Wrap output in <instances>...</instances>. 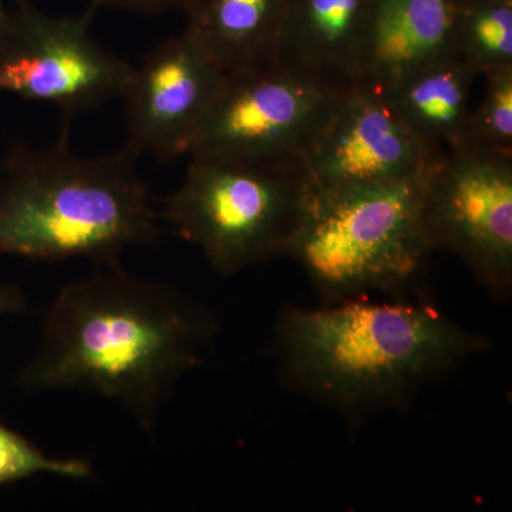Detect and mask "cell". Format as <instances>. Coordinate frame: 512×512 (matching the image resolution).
I'll use <instances>...</instances> for the list:
<instances>
[{
  "instance_id": "obj_21",
  "label": "cell",
  "mask_w": 512,
  "mask_h": 512,
  "mask_svg": "<svg viewBox=\"0 0 512 512\" xmlns=\"http://www.w3.org/2000/svg\"><path fill=\"white\" fill-rule=\"evenodd\" d=\"M450 2H456V0H450Z\"/></svg>"
},
{
  "instance_id": "obj_8",
  "label": "cell",
  "mask_w": 512,
  "mask_h": 512,
  "mask_svg": "<svg viewBox=\"0 0 512 512\" xmlns=\"http://www.w3.org/2000/svg\"><path fill=\"white\" fill-rule=\"evenodd\" d=\"M96 12L50 16L16 0L0 37V92L53 104L70 119L121 97L133 66L94 39Z\"/></svg>"
},
{
  "instance_id": "obj_20",
  "label": "cell",
  "mask_w": 512,
  "mask_h": 512,
  "mask_svg": "<svg viewBox=\"0 0 512 512\" xmlns=\"http://www.w3.org/2000/svg\"><path fill=\"white\" fill-rule=\"evenodd\" d=\"M5 2L6 0H0V37L8 29L10 22V12L5 8Z\"/></svg>"
},
{
  "instance_id": "obj_12",
  "label": "cell",
  "mask_w": 512,
  "mask_h": 512,
  "mask_svg": "<svg viewBox=\"0 0 512 512\" xmlns=\"http://www.w3.org/2000/svg\"><path fill=\"white\" fill-rule=\"evenodd\" d=\"M450 0H375L363 83L387 87L448 56L453 45Z\"/></svg>"
},
{
  "instance_id": "obj_6",
  "label": "cell",
  "mask_w": 512,
  "mask_h": 512,
  "mask_svg": "<svg viewBox=\"0 0 512 512\" xmlns=\"http://www.w3.org/2000/svg\"><path fill=\"white\" fill-rule=\"evenodd\" d=\"M349 89L275 63L231 74L187 156L303 160Z\"/></svg>"
},
{
  "instance_id": "obj_15",
  "label": "cell",
  "mask_w": 512,
  "mask_h": 512,
  "mask_svg": "<svg viewBox=\"0 0 512 512\" xmlns=\"http://www.w3.org/2000/svg\"><path fill=\"white\" fill-rule=\"evenodd\" d=\"M453 45L478 76L512 67V0H456Z\"/></svg>"
},
{
  "instance_id": "obj_14",
  "label": "cell",
  "mask_w": 512,
  "mask_h": 512,
  "mask_svg": "<svg viewBox=\"0 0 512 512\" xmlns=\"http://www.w3.org/2000/svg\"><path fill=\"white\" fill-rule=\"evenodd\" d=\"M478 74L461 57L426 64L382 87L403 120L434 150L468 146L470 97Z\"/></svg>"
},
{
  "instance_id": "obj_16",
  "label": "cell",
  "mask_w": 512,
  "mask_h": 512,
  "mask_svg": "<svg viewBox=\"0 0 512 512\" xmlns=\"http://www.w3.org/2000/svg\"><path fill=\"white\" fill-rule=\"evenodd\" d=\"M40 474L89 480L94 471L87 458L46 456L32 441L0 423V485L18 483Z\"/></svg>"
},
{
  "instance_id": "obj_1",
  "label": "cell",
  "mask_w": 512,
  "mask_h": 512,
  "mask_svg": "<svg viewBox=\"0 0 512 512\" xmlns=\"http://www.w3.org/2000/svg\"><path fill=\"white\" fill-rule=\"evenodd\" d=\"M218 332L217 318L175 286L130 274L120 261L99 265L57 293L16 384L26 393L100 394L156 441L161 407Z\"/></svg>"
},
{
  "instance_id": "obj_4",
  "label": "cell",
  "mask_w": 512,
  "mask_h": 512,
  "mask_svg": "<svg viewBox=\"0 0 512 512\" xmlns=\"http://www.w3.org/2000/svg\"><path fill=\"white\" fill-rule=\"evenodd\" d=\"M427 168L402 180L312 187L286 256L325 305L416 284L433 252L421 222Z\"/></svg>"
},
{
  "instance_id": "obj_11",
  "label": "cell",
  "mask_w": 512,
  "mask_h": 512,
  "mask_svg": "<svg viewBox=\"0 0 512 512\" xmlns=\"http://www.w3.org/2000/svg\"><path fill=\"white\" fill-rule=\"evenodd\" d=\"M375 0H286L275 64L322 82L363 83Z\"/></svg>"
},
{
  "instance_id": "obj_18",
  "label": "cell",
  "mask_w": 512,
  "mask_h": 512,
  "mask_svg": "<svg viewBox=\"0 0 512 512\" xmlns=\"http://www.w3.org/2000/svg\"><path fill=\"white\" fill-rule=\"evenodd\" d=\"M188 3H190V0H92L90 6L96 10L103 8V6H111V8L156 15V13L170 9L184 10Z\"/></svg>"
},
{
  "instance_id": "obj_7",
  "label": "cell",
  "mask_w": 512,
  "mask_h": 512,
  "mask_svg": "<svg viewBox=\"0 0 512 512\" xmlns=\"http://www.w3.org/2000/svg\"><path fill=\"white\" fill-rule=\"evenodd\" d=\"M421 222L434 251L463 259L494 296L512 289V156L474 144L429 165Z\"/></svg>"
},
{
  "instance_id": "obj_13",
  "label": "cell",
  "mask_w": 512,
  "mask_h": 512,
  "mask_svg": "<svg viewBox=\"0 0 512 512\" xmlns=\"http://www.w3.org/2000/svg\"><path fill=\"white\" fill-rule=\"evenodd\" d=\"M286 0H190L184 30L227 73L275 63Z\"/></svg>"
},
{
  "instance_id": "obj_17",
  "label": "cell",
  "mask_w": 512,
  "mask_h": 512,
  "mask_svg": "<svg viewBox=\"0 0 512 512\" xmlns=\"http://www.w3.org/2000/svg\"><path fill=\"white\" fill-rule=\"evenodd\" d=\"M483 77L485 92L471 110L468 144L512 156V67Z\"/></svg>"
},
{
  "instance_id": "obj_2",
  "label": "cell",
  "mask_w": 512,
  "mask_h": 512,
  "mask_svg": "<svg viewBox=\"0 0 512 512\" xmlns=\"http://www.w3.org/2000/svg\"><path fill=\"white\" fill-rule=\"evenodd\" d=\"M275 338L286 379L348 412L399 402L490 346L429 303L372 298L286 306Z\"/></svg>"
},
{
  "instance_id": "obj_5",
  "label": "cell",
  "mask_w": 512,
  "mask_h": 512,
  "mask_svg": "<svg viewBox=\"0 0 512 512\" xmlns=\"http://www.w3.org/2000/svg\"><path fill=\"white\" fill-rule=\"evenodd\" d=\"M190 158L160 220L197 245L222 278L286 256L312 191L303 160Z\"/></svg>"
},
{
  "instance_id": "obj_3",
  "label": "cell",
  "mask_w": 512,
  "mask_h": 512,
  "mask_svg": "<svg viewBox=\"0 0 512 512\" xmlns=\"http://www.w3.org/2000/svg\"><path fill=\"white\" fill-rule=\"evenodd\" d=\"M64 117L52 146L13 144L0 164V254L33 261H120L124 249L157 244L160 215L127 147L82 157Z\"/></svg>"
},
{
  "instance_id": "obj_9",
  "label": "cell",
  "mask_w": 512,
  "mask_h": 512,
  "mask_svg": "<svg viewBox=\"0 0 512 512\" xmlns=\"http://www.w3.org/2000/svg\"><path fill=\"white\" fill-rule=\"evenodd\" d=\"M227 77L187 30L154 47L121 94L128 150L160 161L187 156Z\"/></svg>"
},
{
  "instance_id": "obj_10",
  "label": "cell",
  "mask_w": 512,
  "mask_h": 512,
  "mask_svg": "<svg viewBox=\"0 0 512 512\" xmlns=\"http://www.w3.org/2000/svg\"><path fill=\"white\" fill-rule=\"evenodd\" d=\"M434 150L403 120L382 87H350L303 164L313 188L402 180L426 170Z\"/></svg>"
},
{
  "instance_id": "obj_19",
  "label": "cell",
  "mask_w": 512,
  "mask_h": 512,
  "mask_svg": "<svg viewBox=\"0 0 512 512\" xmlns=\"http://www.w3.org/2000/svg\"><path fill=\"white\" fill-rule=\"evenodd\" d=\"M28 311V299L15 285H0V318Z\"/></svg>"
}]
</instances>
